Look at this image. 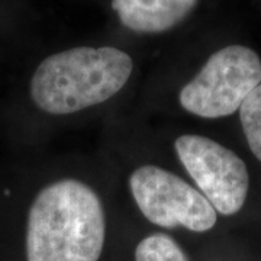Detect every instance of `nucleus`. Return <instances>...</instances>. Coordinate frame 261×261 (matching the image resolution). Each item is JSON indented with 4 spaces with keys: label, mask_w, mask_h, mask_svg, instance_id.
<instances>
[{
    "label": "nucleus",
    "mask_w": 261,
    "mask_h": 261,
    "mask_svg": "<svg viewBox=\"0 0 261 261\" xmlns=\"http://www.w3.org/2000/svg\"><path fill=\"white\" fill-rule=\"evenodd\" d=\"M106 218L99 195L86 183L64 178L42 189L29 209L28 261H99Z\"/></svg>",
    "instance_id": "nucleus-1"
},
{
    "label": "nucleus",
    "mask_w": 261,
    "mask_h": 261,
    "mask_svg": "<svg viewBox=\"0 0 261 261\" xmlns=\"http://www.w3.org/2000/svg\"><path fill=\"white\" fill-rule=\"evenodd\" d=\"M132 58L113 47H79L57 53L38 65L31 96L51 115H68L106 102L126 84Z\"/></svg>",
    "instance_id": "nucleus-2"
},
{
    "label": "nucleus",
    "mask_w": 261,
    "mask_h": 261,
    "mask_svg": "<svg viewBox=\"0 0 261 261\" xmlns=\"http://www.w3.org/2000/svg\"><path fill=\"white\" fill-rule=\"evenodd\" d=\"M261 84V60L244 45H229L209 57L195 79L181 89L178 100L187 112L215 119L240 111Z\"/></svg>",
    "instance_id": "nucleus-3"
},
{
    "label": "nucleus",
    "mask_w": 261,
    "mask_h": 261,
    "mask_svg": "<svg viewBox=\"0 0 261 261\" xmlns=\"http://www.w3.org/2000/svg\"><path fill=\"white\" fill-rule=\"evenodd\" d=\"M141 214L163 228L185 226L206 232L216 224V211L205 196L183 178L157 166H142L129 177Z\"/></svg>",
    "instance_id": "nucleus-4"
},
{
    "label": "nucleus",
    "mask_w": 261,
    "mask_h": 261,
    "mask_svg": "<svg viewBox=\"0 0 261 261\" xmlns=\"http://www.w3.org/2000/svg\"><path fill=\"white\" fill-rule=\"evenodd\" d=\"M178 159L200 193L221 215L243 209L250 187L248 170L233 151L200 135H181L174 142Z\"/></svg>",
    "instance_id": "nucleus-5"
},
{
    "label": "nucleus",
    "mask_w": 261,
    "mask_h": 261,
    "mask_svg": "<svg viewBox=\"0 0 261 261\" xmlns=\"http://www.w3.org/2000/svg\"><path fill=\"white\" fill-rule=\"evenodd\" d=\"M199 0H112L122 25L141 34L174 28L192 13Z\"/></svg>",
    "instance_id": "nucleus-6"
},
{
    "label": "nucleus",
    "mask_w": 261,
    "mask_h": 261,
    "mask_svg": "<svg viewBox=\"0 0 261 261\" xmlns=\"http://www.w3.org/2000/svg\"><path fill=\"white\" fill-rule=\"evenodd\" d=\"M135 261H189V258L171 237L152 233L137 245Z\"/></svg>",
    "instance_id": "nucleus-7"
},
{
    "label": "nucleus",
    "mask_w": 261,
    "mask_h": 261,
    "mask_svg": "<svg viewBox=\"0 0 261 261\" xmlns=\"http://www.w3.org/2000/svg\"><path fill=\"white\" fill-rule=\"evenodd\" d=\"M240 121L248 147L261 161V84L241 105Z\"/></svg>",
    "instance_id": "nucleus-8"
}]
</instances>
